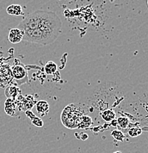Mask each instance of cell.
I'll use <instances>...</instances> for the list:
<instances>
[{"label": "cell", "instance_id": "1", "mask_svg": "<svg viewBox=\"0 0 148 153\" xmlns=\"http://www.w3.org/2000/svg\"><path fill=\"white\" fill-rule=\"evenodd\" d=\"M40 27L62 28L61 20L55 12L37 10L27 16L17 27L22 33Z\"/></svg>", "mask_w": 148, "mask_h": 153}, {"label": "cell", "instance_id": "8", "mask_svg": "<svg viewBox=\"0 0 148 153\" xmlns=\"http://www.w3.org/2000/svg\"><path fill=\"white\" fill-rule=\"evenodd\" d=\"M7 13L10 15L13 16H23L24 13L22 10V7L19 4H11L7 7Z\"/></svg>", "mask_w": 148, "mask_h": 153}, {"label": "cell", "instance_id": "2", "mask_svg": "<svg viewBox=\"0 0 148 153\" xmlns=\"http://www.w3.org/2000/svg\"><path fill=\"white\" fill-rule=\"evenodd\" d=\"M62 29L40 27L23 32V39L33 44L48 45L55 41L61 33Z\"/></svg>", "mask_w": 148, "mask_h": 153}, {"label": "cell", "instance_id": "3", "mask_svg": "<svg viewBox=\"0 0 148 153\" xmlns=\"http://www.w3.org/2000/svg\"><path fill=\"white\" fill-rule=\"evenodd\" d=\"M84 111L80 105L71 104L64 108L61 114V121L63 125L69 129L77 128Z\"/></svg>", "mask_w": 148, "mask_h": 153}, {"label": "cell", "instance_id": "16", "mask_svg": "<svg viewBox=\"0 0 148 153\" xmlns=\"http://www.w3.org/2000/svg\"><path fill=\"white\" fill-rule=\"evenodd\" d=\"M32 123H33V125L36 126V127H41L44 125V122H43L42 119H40L39 117H37V116H33V117L31 118Z\"/></svg>", "mask_w": 148, "mask_h": 153}, {"label": "cell", "instance_id": "7", "mask_svg": "<svg viewBox=\"0 0 148 153\" xmlns=\"http://www.w3.org/2000/svg\"><path fill=\"white\" fill-rule=\"evenodd\" d=\"M36 111L41 116H44L49 112V105L48 102L44 100H40L36 105Z\"/></svg>", "mask_w": 148, "mask_h": 153}, {"label": "cell", "instance_id": "17", "mask_svg": "<svg viewBox=\"0 0 148 153\" xmlns=\"http://www.w3.org/2000/svg\"><path fill=\"white\" fill-rule=\"evenodd\" d=\"M114 153H122L120 152V151H117V152H114Z\"/></svg>", "mask_w": 148, "mask_h": 153}, {"label": "cell", "instance_id": "4", "mask_svg": "<svg viewBox=\"0 0 148 153\" xmlns=\"http://www.w3.org/2000/svg\"><path fill=\"white\" fill-rule=\"evenodd\" d=\"M12 74L13 77L15 78L16 80L17 81L18 84L22 85V84L26 83L28 82V73L25 68L20 65H16L13 68Z\"/></svg>", "mask_w": 148, "mask_h": 153}, {"label": "cell", "instance_id": "12", "mask_svg": "<svg viewBox=\"0 0 148 153\" xmlns=\"http://www.w3.org/2000/svg\"><path fill=\"white\" fill-rule=\"evenodd\" d=\"M18 94V88L16 87H8L5 90V95L6 97H8V99L10 100H14Z\"/></svg>", "mask_w": 148, "mask_h": 153}, {"label": "cell", "instance_id": "15", "mask_svg": "<svg viewBox=\"0 0 148 153\" xmlns=\"http://www.w3.org/2000/svg\"><path fill=\"white\" fill-rule=\"evenodd\" d=\"M141 133H142V130H141V129L139 128L138 127H132V128H130L128 131L129 135L133 137V138L138 136L139 135H141Z\"/></svg>", "mask_w": 148, "mask_h": 153}, {"label": "cell", "instance_id": "5", "mask_svg": "<svg viewBox=\"0 0 148 153\" xmlns=\"http://www.w3.org/2000/svg\"><path fill=\"white\" fill-rule=\"evenodd\" d=\"M4 111L6 114L11 116H16L20 113L16 104L14 102L13 100L10 99H7L6 100L4 103Z\"/></svg>", "mask_w": 148, "mask_h": 153}, {"label": "cell", "instance_id": "13", "mask_svg": "<svg viewBox=\"0 0 148 153\" xmlns=\"http://www.w3.org/2000/svg\"><path fill=\"white\" fill-rule=\"evenodd\" d=\"M117 122V126L119 127V128L123 129V130L126 129L129 125V119L126 117H122H122L118 118Z\"/></svg>", "mask_w": 148, "mask_h": 153}, {"label": "cell", "instance_id": "10", "mask_svg": "<svg viewBox=\"0 0 148 153\" xmlns=\"http://www.w3.org/2000/svg\"><path fill=\"white\" fill-rule=\"evenodd\" d=\"M92 124V119L88 116H83L81 119L80 122L78 126V128L86 129L89 128Z\"/></svg>", "mask_w": 148, "mask_h": 153}, {"label": "cell", "instance_id": "9", "mask_svg": "<svg viewBox=\"0 0 148 153\" xmlns=\"http://www.w3.org/2000/svg\"><path fill=\"white\" fill-rule=\"evenodd\" d=\"M102 118H103V120H105L106 122H112L113 120L115 119L116 117V114L114 111L112 110H106L104 112L102 113L101 114Z\"/></svg>", "mask_w": 148, "mask_h": 153}, {"label": "cell", "instance_id": "14", "mask_svg": "<svg viewBox=\"0 0 148 153\" xmlns=\"http://www.w3.org/2000/svg\"><path fill=\"white\" fill-rule=\"evenodd\" d=\"M111 136H113V138L114 139H116L118 141H123L124 139H125V136L124 135V133H122L121 130H114L111 133Z\"/></svg>", "mask_w": 148, "mask_h": 153}, {"label": "cell", "instance_id": "6", "mask_svg": "<svg viewBox=\"0 0 148 153\" xmlns=\"http://www.w3.org/2000/svg\"><path fill=\"white\" fill-rule=\"evenodd\" d=\"M8 40L12 44H18L23 40V33L18 28L11 29L8 35Z\"/></svg>", "mask_w": 148, "mask_h": 153}, {"label": "cell", "instance_id": "11", "mask_svg": "<svg viewBox=\"0 0 148 153\" xmlns=\"http://www.w3.org/2000/svg\"><path fill=\"white\" fill-rule=\"evenodd\" d=\"M57 68H58L57 64L52 61H49L47 63L45 67H44L45 72L48 74H53L57 71Z\"/></svg>", "mask_w": 148, "mask_h": 153}]
</instances>
